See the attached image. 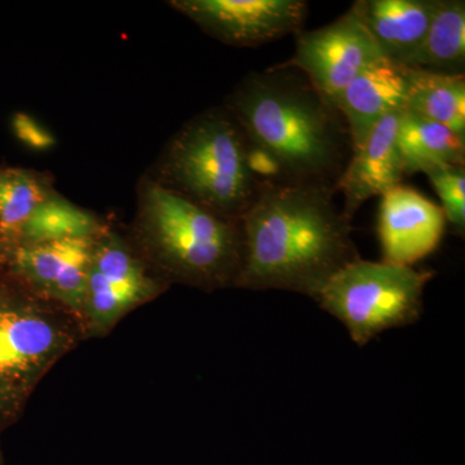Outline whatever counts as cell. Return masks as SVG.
<instances>
[{
  "label": "cell",
  "instance_id": "2",
  "mask_svg": "<svg viewBox=\"0 0 465 465\" xmlns=\"http://www.w3.org/2000/svg\"><path fill=\"white\" fill-rule=\"evenodd\" d=\"M323 185L264 183L241 219L242 264L235 287L281 290L316 299L341 269L360 258L351 220Z\"/></svg>",
  "mask_w": 465,
  "mask_h": 465
},
{
  "label": "cell",
  "instance_id": "7",
  "mask_svg": "<svg viewBox=\"0 0 465 465\" xmlns=\"http://www.w3.org/2000/svg\"><path fill=\"white\" fill-rule=\"evenodd\" d=\"M166 286L130 240L106 224L92 249L82 318L84 329L94 333L108 331L131 309L157 298Z\"/></svg>",
  "mask_w": 465,
  "mask_h": 465
},
{
  "label": "cell",
  "instance_id": "18",
  "mask_svg": "<svg viewBox=\"0 0 465 465\" xmlns=\"http://www.w3.org/2000/svg\"><path fill=\"white\" fill-rule=\"evenodd\" d=\"M406 109L445 125L465 140V76L407 67Z\"/></svg>",
  "mask_w": 465,
  "mask_h": 465
},
{
  "label": "cell",
  "instance_id": "14",
  "mask_svg": "<svg viewBox=\"0 0 465 465\" xmlns=\"http://www.w3.org/2000/svg\"><path fill=\"white\" fill-rule=\"evenodd\" d=\"M351 7L384 57L407 66L423 45L439 0H358Z\"/></svg>",
  "mask_w": 465,
  "mask_h": 465
},
{
  "label": "cell",
  "instance_id": "13",
  "mask_svg": "<svg viewBox=\"0 0 465 465\" xmlns=\"http://www.w3.org/2000/svg\"><path fill=\"white\" fill-rule=\"evenodd\" d=\"M407 91V66L381 58L341 92L335 108L348 125L353 153L365 143L382 118L406 109Z\"/></svg>",
  "mask_w": 465,
  "mask_h": 465
},
{
  "label": "cell",
  "instance_id": "15",
  "mask_svg": "<svg viewBox=\"0 0 465 465\" xmlns=\"http://www.w3.org/2000/svg\"><path fill=\"white\" fill-rule=\"evenodd\" d=\"M54 191L50 173L32 168L0 166V272L16 250L33 211Z\"/></svg>",
  "mask_w": 465,
  "mask_h": 465
},
{
  "label": "cell",
  "instance_id": "19",
  "mask_svg": "<svg viewBox=\"0 0 465 465\" xmlns=\"http://www.w3.org/2000/svg\"><path fill=\"white\" fill-rule=\"evenodd\" d=\"M105 225L94 213L76 206L54 189L27 219L18 246L96 237Z\"/></svg>",
  "mask_w": 465,
  "mask_h": 465
},
{
  "label": "cell",
  "instance_id": "8",
  "mask_svg": "<svg viewBox=\"0 0 465 465\" xmlns=\"http://www.w3.org/2000/svg\"><path fill=\"white\" fill-rule=\"evenodd\" d=\"M296 36L295 54L282 66L299 70L333 108L354 78L385 58L353 7L329 25Z\"/></svg>",
  "mask_w": 465,
  "mask_h": 465
},
{
  "label": "cell",
  "instance_id": "10",
  "mask_svg": "<svg viewBox=\"0 0 465 465\" xmlns=\"http://www.w3.org/2000/svg\"><path fill=\"white\" fill-rule=\"evenodd\" d=\"M94 238L18 246L2 272L41 298L65 308L82 322Z\"/></svg>",
  "mask_w": 465,
  "mask_h": 465
},
{
  "label": "cell",
  "instance_id": "21",
  "mask_svg": "<svg viewBox=\"0 0 465 465\" xmlns=\"http://www.w3.org/2000/svg\"><path fill=\"white\" fill-rule=\"evenodd\" d=\"M12 130L15 136L27 148L35 152H47L54 148L56 140L50 131L45 130L33 116L26 113H16L12 118Z\"/></svg>",
  "mask_w": 465,
  "mask_h": 465
},
{
  "label": "cell",
  "instance_id": "4",
  "mask_svg": "<svg viewBox=\"0 0 465 465\" xmlns=\"http://www.w3.org/2000/svg\"><path fill=\"white\" fill-rule=\"evenodd\" d=\"M145 174L232 222H241L264 183L251 164L246 137L224 106L189 119Z\"/></svg>",
  "mask_w": 465,
  "mask_h": 465
},
{
  "label": "cell",
  "instance_id": "17",
  "mask_svg": "<svg viewBox=\"0 0 465 465\" xmlns=\"http://www.w3.org/2000/svg\"><path fill=\"white\" fill-rule=\"evenodd\" d=\"M410 69L461 75L465 67V3L439 0L423 45L410 61Z\"/></svg>",
  "mask_w": 465,
  "mask_h": 465
},
{
  "label": "cell",
  "instance_id": "6",
  "mask_svg": "<svg viewBox=\"0 0 465 465\" xmlns=\"http://www.w3.org/2000/svg\"><path fill=\"white\" fill-rule=\"evenodd\" d=\"M434 274L358 258L333 275L314 302L344 324L358 347H365L381 333L420 318L424 290Z\"/></svg>",
  "mask_w": 465,
  "mask_h": 465
},
{
  "label": "cell",
  "instance_id": "16",
  "mask_svg": "<svg viewBox=\"0 0 465 465\" xmlns=\"http://www.w3.org/2000/svg\"><path fill=\"white\" fill-rule=\"evenodd\" d=\"M399 148L406 176L465 163L464 139L445 125L407 109L401 115Z\"/></svg>",
  "mask_w": 465,
  "mask_h": 465
},
{
  "label": "cell",
  "instance_id": "1",
  "mask_svg": "<svg viewBox=\"0 0 465 465\" xmlns=\"http://www.w3.org/2000/svg\"><path fill=\"white\" fill-rule=\"evenodd\" d=\"M224 108L246 137L262 183L335 189L353 153L351 134L341 112L302 73L282 65L251 73Z\"/></svg>",
  "mask_w": 465,
  "mask_h": 465
},
{
  "label": "cell",
  "instance_id": "22",
  "mask_svg": "<svg viewBox=\"0 0 465 465\" xmlns=\"http://www.w3.org/2000/svg\"><path fill=\"white\" fill-rule=\"evenodd\" d=\"M0 465H3V455H2V451H0Z\"/></svg>",
  "mask_w": 465,
  "mask_h": 465
},
{
  "label": "cell",
  "instance_id": "11",
  "mask_svg": "<svg viewBox=\"0 0 465 465\" xmlns=\"http://www.w3.org/2000/svg\"><path fill=\"white\" fill-rule=\"evenodd\" d=\"M442 208L410 186L397 185L381 195L378 232L382 260L412 266L439 249L445 235Z\"/></svg>",
  "mask_w": 465,
  "mask_h": 465
},
{
  "label": "cell",
  "instance_id": "5",
  "mask_svg": "<svg viewBox=\"0 0 465 465\" xmlns=\"http://www.w3.org/2000/svg\"><path fill=\"white\" fill-rule=\"evenodd\" d=\"M84 324L0 272V433L16 423L45 374L78 344Z\"/></svg>",
  "mask_w": 465,
  "mask_h": 465
},
{
  "label": "cell",
  "instance_id": "9",
  "mask_svg": "<svg viewBox=\"0 0 465 465\" xmlns=\"http://www.w3.org/2000/svg\"><path fill=\"white\" fill-rule=\"evenodd\" d=\"M168 5L217 41L259 47L304 30L302 0H171Z\"/></svg>",
  "mask_w": 465,
  "mask_h": 465
},
{
  "label": "cell",
  "instance_id": "20",
  "mask_svg": "<svg viewBox=\"0 0 465 465\" xmlns=\"http://www.w3.org/2000/svg\"><path fill=\"white\" fill-rule=\"evenodd\" d=\"M427 174L442 202V211L452 228L464 235L465 231V170L464 166H443Z\"/></svg>",
  "mask_w": 465,
  "mask_h": 465
},
{
  "label": "cell",
  "instance_id": "3",
  "mask_svg": "<svg viewBox=\"0 0 465 465\" xmlns=\"http://www.w3.org/2000/svg\"><path fill=\"white\" fill-rule=\"evenodd\" d=\"M131 243L163 282L213 291L235 287L241 222L215 215L143 174L137 183Z\"/></svg>",
  "mask_w": 465,
  "mask_h": 465
},
{
  "label": "cell",
  "instance_id": "12",
  "mask_svg": "<svg viewBox=\"0 0 465 465\" xmlns=\"http://www.w3.org/2000/svg\"><path fill=\"white\" fill-rule=\"evenodd\" d=\"M405 110V109H403ZM403 110L382 118L365 143L351 154L335 185L344 197L341 211L353 220L365 202L402 183L406 176L399 148V127Z\"/></svg>",
  "mask_w": 465,
  "mask_h": 465
}]
</instances>
